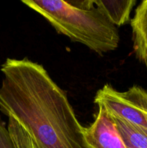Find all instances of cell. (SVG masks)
Here are the masks:
<instances>
[{"label": "cell", "mask_w": 147, "mask_h": 148, "mask_svg": "<svg viewBox=\"0 0 147 148\" xmlns=\"http://www.w3.org/2000/svg\"><path fill=\"white\" fill-rule=\"evenodd\" d=\"M22 2L43 16L58 33L99 55L118 47V28L93 0H23Z\"/></svg>", "instance_id": "cell-2"}, {"label": "cell", "mask_w": 147, "mask_h": 148, "mask_svg": "<svg viewBox=\"0 0 147 148\" xmlns=\"http://www.w3.org/2000/svg\"><path fill=\"white\" fill-rule=\"evenodd\" d=\"M95 5L115 26H122L131 21V14L135 0H93Z\"/></svg>", "instance_id": "cell-6"}, {"label": "cell", "mask_w": 147, "mask_h": 148, "mask_svg": "<svg viewBox=\"0 0 147 148\" xmlns=\"http://www.w3.org/2000/svg\"><path fill=\"white\" fill-rule=\"evenodd\" d=\"M141 110L145 115L147 121V90L144 88H142V90H141Z\"/></svg>", "instance_id": "cell-9"}, {"label": "cell", "mask_w": 147, "mask_h": 148, "mask_svg": "<svg viewBox=\"0 0 147 148\" xmlns=\"http://www.w3.org/2000/svg\"><path fill=\"white\" fill-rule=\"evenodd\" d=\"M0 111L14 119L38 148H89L66 91L43 65L27 58L6 59Z\"/></svg>", "instance_id": "cell-1"}, {"label": "cell", "mask_w": 147, "mask_h": 148, "mask_svg": "<svg viewBox=\"0 0 147 148\" xmlns=\"http://www.w3.org/2000/svg\"><path fill=\"white\" fill-rule=\"evenodd\" d=\"M113 119L127 147L147 148V134L144 130L125 120Z\"/></svg>", "instance_id": "cell-7"}, {"label": "cell", "mask_w": 147, "mask_h": 148, "mask_svg": "<svg viewBox=\"0 0 147 148\" xmlns=\"http://www.w3.org/2000/svg\"><path fill=\"white\" fill-rule=\"evenodd\" d=\"M83 132L89 148H127L113 117L102 108H99L94 122L83 127Z\"/></svg>", "instance_id": "cell-4"}, {"label": "cell", "mask_w": 147, "mask_h": 148, "mask_svg": "<svg viewBox=\"0 0 147 148\" xmlns=\"http://www.w3.org/2000/svg\"><path fill=\"white\" fill-rule=\"evenodd\" d=\"M34 141L30 137H19L12 141L10 132L0 116V148H33Z\"/></svg>", "instance_id": "cell-8"}, {"label": "cell", "mask_w": 147, "mask_h": 148, "mask_svg": "<svg viewBox=\"0 0 147 148\" xmlns=\"http://www.w3.org/2000/svg\"><path fill=\"white\" fill-rule=\"evenodd\" d=\"M130 24L135 57L147 69V0L138 4Z\"/></svg>", "instance_id": "cell-5"}, {"label": "cell", "mask_w": 147, "mask_h": 148, "mask_svg": "<svg viewBox=\"0 0 147 148\" xmlns=\"http://www.w3.org/2000/svg\"><path fill=\"white\" fill-rule=\"evenodd\" d=\"M141 90L142 87L133 85L125 92H120L106 84L96 92L94 102L112 116L125 120L147 134V121L141 106Z\"/></svg>", "instance_id": "cell-3"}, {"label": "cell", "mask_w": 147, "mask_h": 148, "mask_svg": "<svg viewBox=\"0 0 147 148\" xmlns=\"http://www.w3.org/2000/svg\"><path fill=\"white\" fill-rule=\"evenodd\" d=\"M127 148H133V147H127Z\"/></svg>", "instance_id": "cell-10"}]
</instances>
